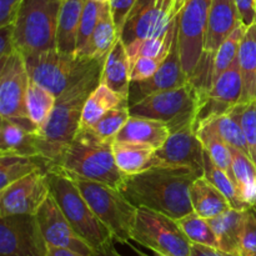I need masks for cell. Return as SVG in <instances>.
<instances>
[{
	"label": "cell",
	"mask_w": 256,
	"mask_h": 256,
	"mask_svg": "<svg viewBox=\"0 0 256 256\" xmlns=\"http://www.w3.org/2000/svg\"><path fill=\"white\" fill-rule=\"evenodd\" d=\"M204 176L228 198V200L232 204V208L239 210L246 209L248 205L242 202L236 184L232 182L228 172H225L222 168L215 164V162L208 154L206 150L204 152Z\"/></svg>",
	"instance_id": "35"
},
{
	"label": "cell",
	"mask_w": 256,
	"mask_h": 256,
	"mask_svg": "<svg viewBox=\"0 0 256 256\" xmlns=\"http://www.w3.org/2000/svg\"><path fill=\"white\" fill-rule=\"evenodd\" d=\"M172 132L166 124L158 120L138 118L130 115L126 124L115 136L116 142H135L159 149L164 145Z\"/></svg>",
	"instance_id": "21"
},
{
	"label": "cell",
	"mask_w": 256,
	"mask_h": 256,
	"mask_svg": "<svg viewBox=\"0 0 256 256\" xmlns=\"http://www.w3.org/2000/svg\"><path fill=\"white\" fill-rule=\"evenodd\" d=\"M30 76L24 55L16 50L0 64V115L4 119H26V92Z\"/></svg>",
	"instance_id": "13"
},
{
	"label": "cell",
	"mask_w": 256,
	"mask_h": 256,
	"mask_svg": "<svg viewBox=\"0 0 256 256\" xmlns=\"http://www.w3.org/2000/svg\"><path fill=\"white\" fill-rule=\"evenodd\" d=\"M62 0H24L14 22V39L22 55L56 49Z\"/></svg>",
	"instance_id": "6"
},
{
	"label": "cell",
	"mask_w": 256,
	"mask_h": 256,
	"mask_svg": "<svg viewBox=\"0 0 256 256\" xmlns=\"http://www.w3.org/2000/svg\"><path fill=\"white\" fill-rule=\"evenodd\" d=\"M48 250L36 215L0 218V256H46Z\"/></svg>",
	"instance_id": "11"
},
{
	"label": "cell",
	"mask_w": 256,
	"mask_h": 256,
	"mask_svg": "<svg viewBox=\"0 0 256 256\" xmlns=\"http://www.w3.org/2000/svg\"><path fill=\"white\" fill-rule=\"evenodd\" d=\"M255 2H256V0H255Z\"/></svg>",
	"instance_id": "55"
},
{
	"label": "cell",
	"mask_w": 256,
	"mask_h": 256,
	"mask_svg": "<svg viewBox=\"0 0 256 256\" xmlns=\"http://www.w3.org/2000/svg\"><path fill=\"white\" fill-rule=\"evenodd\" d=\"M102 4L94 2V0H88L86 4H85L82 20H80L79 32H78L76 50H75L76 56H85L90 39H92L95 28L98 25V22H99L100 14H102Z\"/></svg>",
	"instance_id": "38"
},
{
	"label": "cell",
	"mask_w": 256,
	"mask_h": 256,
	"mask_svg": "<svg viewBox=\"0 0 256 256\" xmlns=\"http://www.w3.org/2000/svg\"><path fill=\"white\" fill-rule=\"evenodd\" d=\"M102 65L92 70L79 84L56 98V104L49 119L39 129L38 149L40 156L46 162L48 170L59 162L65 150L74 140L80 128L85 102L100 84Z\"/></svg>",
	"instance_id": "2"
},
{
	"label": "cell",
	"mask_w": 256,
	"mask_h": 256,
	"mask_svg": "<svg viewBox=\"0 0 256 256\" xmlns=\"http://www.w3.org/2000/svg\"><path fill=\"white\" fill-rule=\"evenodd\" d=\"M200 175L189 168H150L126 175L119 192L136 208H149L178 220L194 212L190 186Z\"/></svg>",
	"instance_id": "1"
},
{
	"label": "cell",
	"mask_w": 256,
	"mask_h": 256,
	"mask_svg": "<svg viewBox=\"0 0 256 256\" xmlns=\"http://www.w3.org/2000/svg\"><path fill=\"white\" fill-rule=\"evenodd\" d=\"M204 152L194 126L184 128L172 132L164 145L155 150L150 168H189L204 176Z\"/></svg>",
	"instance_id": "15"
},
{
	"label": "cell",
	"mask_w": 256,
	"mask_h": 256,
	"mask_svg": "<svg viewBox=\"0 0 256 256\" xmlns=\"http://www.w3.org/2000/svg\"><path fill=\"white\" fill-rule=\"evenodd\" d=\"M154 148L135 142H112L115 162L124 175H134L150 169Z\"/></svg>",
	"instance_id": "27"
},
{
	"label": "cell",
	"mask_w": 256,
	"mask_h": 256,
	"mask_svg": "<svg viewBox=\"0 0 256 256\" xmlns=\"http://www.w3.org/2000/svg\"><path fill=\"white\" fill-rule=\"evenodd\" d=\"M192 209L205 219H212L232 209L228 198L205 176H199L190 186Z\"/></svg>",
	"instance_id": "23"
},
{
	"label": "cell",
	"mask_w": 256,
	"mask_h": 256,
	"mask_svg": "<svg viewBox=\"0 0 256 256\" xmlns=\"http://www.w3.org/2000/svg\"><path fill=\"white\" fill-rule=\"evenodd\" d=\"M240 72L242 76V102L254 99L256 78V22L246 28L238 52Z\"/></svg>",
	"instance_id": "31"
},
{
	"label": "cell",
	"mask_w": 256,
	"mask_h": 256,
	"mask_svg": "<svg viewBox=\"0 0 256 256\" xmlns=\"http://www.w3.org/2000/svg\"><path fill=\"white\" fill-rule=\"evenodd\" d=\"M28 72L32 82L60 96L85 79L105 60L76 56L58 49L24 55Z\"/></svg>",
	"instance_id": "4"
},
{
	"label": "cell",
	"mask_w": 256,
	"mask_h": 256,
	"mask_svg": "<svg viewBox=\"0 0 256 256\" xmlns=\"http://www.w3.org/2000/svg\"><path fill=\"white\" fill-rule=\"evenodd\" d=\"M55 104L56 96L30 79L26 92V112L29 119L39 129L49 119Z\"/></svg>",
	"instance_id": "33"
},
{
	"label": "cell",
	"mask_w": 256,
	"mask_h": 256,
	"mask_svg": "<svg viewBox=\"0 0 256 256\" xmlns=\"http://www.w3.org/2000/svg\"><path fill=\"white\" fill-rule=\"evenodd\" d=\"M232 152V179L236 184L242 202L250 206L256 204V164L254 160L236 148Z\"/></svg>",
	"instance_id": "29"
},
{
	"label": "cell",
	"mask_w": 256,
	"mask_h": 256,
	"mask_svg": "<svg viewBox=\"0 0 256 256\" xmlns=\"http://www.w3.org/2000/svg\"><path fill=\"white\" fill-rule=\"evenodd\" d=\"M98 219L109 229L112 238L122 244H129L135 224L138 208L118 189L92 180L72 178Z\"/></svg>",
	"instance_id": "7"
},
{
	"label": "cell",
	"mask_w": 256,
	"mask_h": 256,
	"mask_svg": "<svg viewBox=\"0 0 256 256\" xmlns=\"http://www.w3.org/2000/svg\"><path fill=\"white\" fill-rule=\"evenodd\" d=\"M209 122L214 126V129L216 130L220 138L229 146L236 148V149L242 150V152H245V154L250 156L249 146H248L246 139H245L242 122H240L239 104L234 109L230 110L229 112H225V114L215 118V119H212Z\"/></svg>",
	"instance_id": "32"
},
{
	"label": "cell",
	"mask_w": 256,
	"mask_h": 256,
	"mask_svg": "<svg viewBox=\"0 0 256 256\" xmlns=\"http://www.w3.org/2000/svg\"><path fill=\"white\" fill-rule=\"evenodd\" d=\"M49 170H56L69 178L102 182L118 190L126 176L115 162L112 142L98 136L92 128H79L62 159Z\"/></svg>",
	"instance_id": "3"
},
{
	"label": "cell",
	"mask_w": 256,
	"mask_h": 256,
	"mask_svg": "<svg viewBox=\"0 0 256 256\" xmlns=\"http://www.w3.org/2000/svg\"><path fill=\"white\" fill-rule=\"evenodd\" d=\"M190 256H239L230 254V252H222L219 248L206 246V245L192 244V254Z\"/></svg>",
	"instance_id": "48"
},
{
	"label": "cell",
	"mask_w": 256,
	"mask_h": 256,
	"mask_svg": "<svg viewBox=\"0 0 256 256\" xmlns=\"http://www.w3.org/2000/svg\"><path fill=\"white\" fill-rule=\"evenodd\" d=\"M178 36H179V22L176 20V29H175L174 38H172V48L158 72L149 79L130 82L129 96H128L129 106L136 104L140 100L145 99L155 92L182 86L190 82L184 66H182Z\"/></svg>",
	"instance_id": "17"
},
{
	"label": "cell",
	"mask_w": 256,
	"mask_h": 256,
	"mask_svg": "<svg viewBox=\"0 0 256 256\" xmlns=\"http://www.w3.org/2000/svg\"><path fill=\"white\" fill-rule=\"evenodd\" d=\"M172 19L158 5V0H136L120 30V40L129 50L149 38L166 32Z\"/></svg>",
	"instance_id": "18"
},
{
	"label": "cell",
	"mask_w": 256,
	"mask_h": 256,
	"mask_svg": "<svg viewBox=\"0 0 256 256\" xmlns=\"http://www.w3.org/2000/svg\"><path fill=\"white\" fill-rule=\"evenodd\" d=\"M94 2H100V4H106V2H109L110 0H94Z\"/></svg>",
	"instance_id": "52"
},
{
	"label": "cell",
	"mask_w": 256,
	"mask_h": 256,
	"mask_svg": "<svg viewBox=\"0 0 256 256\" xmlns=\"http://www.w3.org/2000/svg\"><path fill=\"white\" fill-rule=\"evenodd\" d=\"M179 226L186 235L188 239L192 242V244L206 245L212 248H219L218 244L216 235L210 225L209 220L200 216L195 212L180 218L176 220Z\"/></svg>",
	"instance_id": "36"
},
{
	"label": "cell",
	"mask_w": 256,
	"mask_h": 256,
	"mask_svg": "<svg viewBox=\"0 0 256 256\" xmlns=\"http://www.w3.org/2000/svg\"><path fill=\"white\" fill-rule=\"evenodd\" d=\"M46 174L50 195L72 229L94 252L114 240L112 232L98 219L72 178L56 170H49Z\"/></svg>",
	"instance_id": "5"
},
{
	"label": "cell",
	"mask_w": 256,
	"mask_h": 256,
	"mask_svg": "<svg viewBox=\"0 0 256 256\" xmlns=\"http://www.w3.org/2000/svg\"><path fill=\"white\" fill-rule=\"evenodd\" d=\"M46 170H38L0 190V218L35 215L50 195Z\"/></svg>",
	"instance_id": "14"
},
{
	"label": "cell",
	"mask_w": 256,
	"mask_h": 256,
	"mask_svg": "<svg viewBox=\"0 0 256 256\" xmlns=\"http://www.w3.org/2000/svg\"><path fill=\"white\" fill-rule=\"evenodd\" d=\"M212 0H185L178 15L179 50L182 66L192 80L204 54L208 19Z\"/></svg>",
	"instance_id": "10"
},
{
	"label": "cell",
	"mask_w": 256,
	"mask_h": 256,
	"mask_svg": "<svg viewBox=\"0 0 256 256\" xmlns=\"http://www.w3.org/2000/svg\"><path fill=\"white\" fill-rule=\"evenodd\" d=\"M136 0H110V9H112V18H114V22L116 25L118 34L120 38V30H122V25H124L125 19H126L128 14L132 6L135 5Z\"/></svg>",
	"instance_id": "43"
},
{
	"label": "cell",
	"mask_w": 256,
	"mask_h": 256,
	"mask_svg": "<svg viewBox=\"0 0 256 256\" xmlns=\"http://www.w3.org/2000/svg\"><path fill=\"white\" fill-rule=\"evenodd\" d=\"M116 25L114 22L110 4H102V14H100L99 22L94 30L92 39H90L89 46H88L85 56H90L92 59L105 60L110 50L114 48L116 42L119 40Z\"/></svg>",
	"instance_id": "30"
},
{
	"label": "cell",
	"mask_w": 256,
	"mask_h": 256,
	"mask_svg": "<svg viewBox=\"0 0 256 256\" xmlns=\"http://www.w3.org/2000/svg\"><path fill=\"white\" fill-rule=\"evenodd\" d=\"M122 106H129L128 99L100 82L85 102L80 128H92L105 112Z\"/></svg>",
	"instance_id": "26"
},
{
	"label": "cell",
	"mask_w": 256,
	"mask_h": 256,
	"mask_svg": "<svg viewBox=\"0 0 256 256\" xmlns=\"http://www.w3.org/2000/svg\"><path fill=\"white\" fill-rule=\"evenodd\" d=\"M130 118L129 106L116 108L105 112L96 124L92 128L95 134L102 139L108 140V142H114L115 136L119 134L120 130L122 129L126 122Z\"/></svg>",
	"instance_id": "39"
},
{
	"label": "cell",
	"mask_w": 256,
	"mask_h": 256,
	"mask_svg": "<svg viewBox=\"0 0 256 256\" xmlns=\"http://www.w3.org/2000/svg\"><path fill=\"white\" fill-rule=\"evenodd\" d=\"M92 256H124L120 254L114 246V240H110L106 244L102 245V248H99L98 250H95Z\"/></svg>",
	"instance_id": "49"
},
{
	"label": "cell",
	"mask_w": 256,
	"mask_h": 256,
	"mask_svg": "<svg viewBox=\"0 0 256 256\" xmlns=\"http://www.w3.org/2000/svg\"><path fill=\"white\" fill-rule=\"evenodd\" d=\"M185 0H158V5L169 19H175L182 12Z\"/></svg>",
	"instance_id": "47"
},
{
	"label": "cell",
	"mask_w": 256,
	"mask_h": 256,
	"mask_svg": "<svg viewBox=\"0 0 256 256\" xmlns=\"http://www.w3.org/2000/svg\"><path fill=\"white\" fill-rule=\"evenodd\" d=\"M38 170L48 172V164L42 156L0 152V190Z\"/></svg>",
	"instance_id": "28"
},
{
	"label": "cell",
	"mask_w": 256,
	"mask_h": 256,
	"mask_svg": "<svg viewBox=\"0 0 256 256\" xmlns=\"http://www.w3.org/2000/svg\"><path fill=\"white\" fill-rule=\"evenodd\" d=\"M246 26L242 24L235 29V32L225 40L219 48L214 58V72H212V84L224 72H226L232 62L238 59L240 42L245 34Z\"/></svg>",
	"instance_id": "37"
},
{
	"label": "cell",
	"mask_w": 256,
	"mask_h": 256,
	"mask_svg": "<svg viewBox=\"0 0 256 256\" xmlns=\"http://www.w3.org/2000/svg\"><path fill=\"white\" fill-rule=\"evenodd\" d=\"M199 99V92L189 82L182 86L149 95L136 104L130 105L129 112L132 116L164 122L174 132L194 126Z\"/></svg>",
	"instance_id": "8"
},
{
	"label": "cell",
	"mask_w": 256,
	"mask_h": 256,
	"mask_svg": "<svg viewBox=\"0 0 256 256\" xmlns=\"http://www.w3.org/2000/svg\"><path fill=\"white\" fill-rule=\"evenodd\" d=\"M24 0H0V28L14 25Z\"/></svg>",
	"instance_id": "44"
},
{
	"label": "cell",
	"mask_w": 256,
	"mask_h": 256,
	"mask_svg": "<svg viewBox=\"0 0 256 256\" xmlns=\"http://www.w3.org/2000/svg\"><path fill=\"white\" fill-rule=\"evenodd\" d=\"M242 72L239 60H235L232 66L222 72L214 82L210 90L200 95L199 106L194 122V130L202 125L212 122L215 118L229 112L238 104L242 102Z\"/></svg>",
	"instance_id": "12"
},
{
	"label": "cell",
	"mask_w": 256,
	"mask_h": 256,
	"mask_svg": "<svg viewBox=\"0 0 256 256\" xmlns=\"http://www.w3.org/2000/svg\"><path fill=\"white\" fill-rule=\"evenodd\" d=\"M132 240L164 256H190L192 242L178 222L149 208H138Z\"/></svg>",
	"instance_id": "9"
},
{
	"label": "cell",
	"mask_w": 256,
	"mask_h": 256,
	"mask_svg": "<svg viewBox=\"0 0 256 256\" xmlns=\"http://www.w3.org/2000/svg\"><path fill=\"white\" fill-rule=\"evenodd\" d=\"M208 220L216 235L219 249L240 256L244 230V210L232 208L219 216Z\"/></svg>",
	"instance_id": "24"
},
{
	"label": "cell",
	"mask_w": 256,
	"mask_h": 256,
	"mask_svg": "<svg viewBox=\"0 0 256 256\" xmlns=\"http://www.w3.org/2000/svg\"><path fill=\"white\" fill-rule=\"evenodd\" d=\"M256 254V204L244 209V230L242 238L240 256Z\"/></svg>",
	"instance_id": "41"
},
{
	"label": "cell",
	"mask_w": 256,
	"mask_h": 256,
	"mask_svg": "<svg viewBox=\"0 0 256 256\" xmlns=\"http://www.w3.org/2000/svg\"><path fill=\"white\" fill-rule=\"evenodd\" d=\"M46 256H85L79 252H74V250L65 249V248H56V246H49Z\"/></svg>",
	"instance_id": "50"
},
{
	"label": "cell",
	"mask_w": 256,
	"mask_h": 256,
	"mask_svg": "<svg viewBox=\"0 0 256 256\" xmlns=\"http://www.w3.org/2000/svg\"><path fill=\"white\" fill-rule=\"evenodd\" d=\"M129 245H130V242H129ZM130 248H132V249L134 250L135 252H136V255H138V256H150V255H146V254H145V252H140V250H138L136 248H135V246H132V245H130ZM155 256H164V255L155 254Z\"/></svg>",
	"instance_id": "51"
},
{
	"label": "cell",
	"mask_w": 256,
	"mask_h": 256,
	"mask_svg": "<svg viewBox=\"0 0 256 256\" xmlns=\"http://www.w3.org/2000/svg\"><path fill=\"white\" fill-rule=\"evenodd\" d=\"M18 48L14 39V25L0 28V64L8 59V56L16 52Z\"/></svg>",
	"instance_id": "45"
},
{
	"label": "cell",
	"mask_w": 256,
	"mask_h": 256,
	"mask_svg": "<svg viewBox=\"0 0 256 256\" xmlns=\"http://www.w3.org/2000/svg\"><path fill=\"white\" fill-rule=\"evenodd\" d=\"M35 215L49 246L65 248L85 256H92L94 254V250L72 229L52 195L42 202Z\"/></svg>",
	"instance_id": "19"
},
{
	"label": "cell",
	"mask_w": 256,
	"mask_h": 256,
	"mask_svg": "<svg viewBox=\"0 0 256 256\" xmlns=\"http://www.w3.org/2000/svg\"><path fill=\"white\" fill-rule=\"evenodd\" d=\"M39 128L29 119H4L0 125V152H16L40 156L38 149Z\"/></svg>",
	"instance_id": "20"
},
{
	"label": "cell",
	"mask_w": 256,
	"mask_h": 256,
	"mask_svg": "<svg viewBox=\"0 0 256 256\" xmlns=\"http://www.w3.org/2000/svg\"><path fill=\"white\" fill-rule=\"evenodd\" d=\"M240 122L250 150V156L256 164V100L239 104Z\"/></svg>",
	"instance_id": "40"
},
{
	"label": "cell",
	"mask_w": 256,
	"mask_h": 256,
	"mask_svg": "<svg viewBox=\"0 0 256 256\" xmlns=\"http://www.w3.org/2000/svg\"><path fill=\"white\" fill-rule=\"evenodd\" d=\"M254 256H256V254H255V255H254Z\"/></svg>",
	"instance_id": "54"
},
{
	"label": "cell",
	"mask_w": 256,
	"mask_h": 256,
	"mask_svg": "<svg viewBox=\"0 0 256 256\" xmlns=\"http://www.w3.org/2000/svg\"><path fill=\"white\" fill-rule=\"evenodd\" d=\"M242 24V18L235 0H212L209 19H208L204 54L195 74L196 72L212 74L215 54L222 42Z\"/></svg>",
	"instance_id": "16"
},
{
	"label": "cell",
	"mask_w": 256,
	"mask_h": 256,
	"mask_svg": "<svg viewBox=\"0 0 256 256\" xmlns=\"http://www.w3.org/2000/svg\"><path fill=\"white\" fill-rule=\"evenodd\" d=\"M254 99L256 100V78H255V86H254Z\"/></svg>",
	"instance_id": "53"
},
{
	"label": "cell",
	"mask_w": 256,
	"mask_h": 256,
	"mask_svg": "<svg viewBox=\"0 0 256 256\" xmlns=\"http://www.w3.org/2000/svg\"><path fill=\"white\" fill-rule=\"evenodd\" d=\"M100 82L105 84L112 92L125 99H128L129 96V88L130 82H132L130 80V60L125 45L120 39L105 58Z\"/></svg>",
	"instance_id": "22"
},
{
	"label": "cell",
	"mask_w": 256,
	"mask_h": 256,
	"mask_svg": "<svg viewBox=\"0 0 256 256\" xmlns=\"http://www.w3.org/2000/svg\"><path fill=\"white\" fill-rule=\"evenodd\" d=\"M88 0H62L59 12L56 49L66 54H75L80 20Z\"/></svg>",
	"instance_id": "25"
},
{
	"label": "cell",
	"mask_w": 256,
	"mask_h": 256,
	"mask_svg": "<svg viewBox=\"0 0 256 256\" xmlns=\"http://www.w3.org/2000/svg\"><path fill=\"white\" fill-rule=\"evenodd\" d=\"M166 56L138 58L130 66V80L132 82H142V80L152 78L158 72V69Z\"/></svg>",
	"instance_id": "42"
},
{
	"label": "cell",
	"mask_w": 256,
	"mask_h": 256,
	"mask_svg": "<svg viewBox=\"0 0 256 256\" xmlns=\"http://www.w3.org/2000/svg\"><path fill=\"white\" fill-rule=\"evenodd\" d=\"M196 135L202 142V146L206 150L208 154L212 156L215 164L222 168L225 172H228L230 178L232 175V152H230V146L220 138L216 130L214 129L210 122L202 125L196 130ZM234 182V180H232Z\"/></svg>",
	"instance_id": "34"
},
{
	"label": "cell",
	"mask_w": 256,
	"mask_h": 256,
	"mask_svg": "<svg viewBox=\"0 0 256 256\" xmlns=\"http://www.w3.org/2000/svg\"><path fill=\"white\" fill-rule=\"evenodd\" d=\"M240 18L245 26H250L256 22V2L255 0H235Z\"/></svg>",
	"instance_id": "46"
}]
</instances>
